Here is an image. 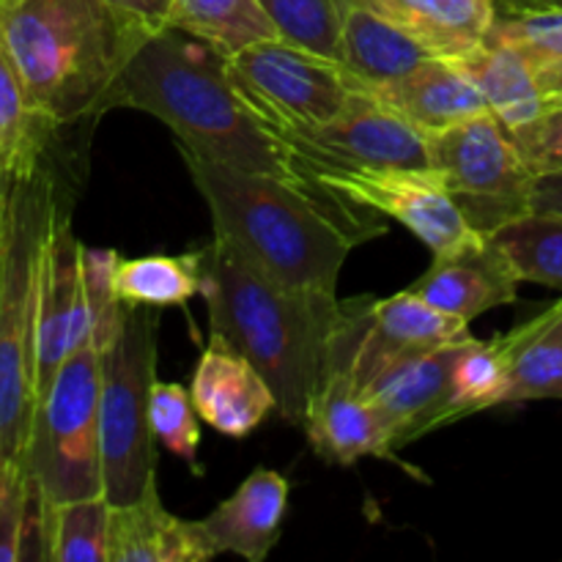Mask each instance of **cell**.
<instances>
[{
    "label": "cell",
    "mask_w": 562,
    "mask_h": 562,
    "mask_svg": "<svg viewBox=\"0 0 562 562\" xmlns=\"http://www.w3.org/2000/svg\"><path fill=\"white\" fill-rule=\"evenodd\" d=\"M181 157L212 212L214 236L289 291L335 296L349 252L387 231L384 223L362 220L357 203L322 184L247 173L190 151Z\"/></svg>",
    "instance_id": "1"
},
{
    "label": "cell",
    "mask_w": 562,
    "mask_h": 562,
    "mask_svg": "<svg viewBox=\"0 0 562 562\" xmlns=\"http://www.w3.org/2000/svg\"><path fill=\"white\" fill-rule=\"evenodd\" d=\"M110 108H135L162 121L181 151L247 173L318 184L300 148L239 93L225 55L165 27L135 53L110 91Z\"/></svg>",
    "instance_id": "2"
},
{
    "label": "cell",
    "mask_w": 562,
    "mask_h": 562,
    "mask_svg": "<svg viewBox=\"0 0 562 562\" xmlns=\"http://www.w3.org/2000/svg\"><path fill=\"white\" fill-rule=\"evenodd\" d=\"M201 263L212 335L261 371L278 398L280 417L302 428L313 393L333 371L355 305L283 289L220 236L203 247Z\"/></svg>",
    "instance_id": "3"
},
{
    "label": "cell",
    "mask_w": 562,
    "mask_h": 562,
    "mask_svg": "<svg viewBox=\"0 0 562 562\" xmlns=\"http://www.w3.org/2000/svg\"><path fill=\"white\" fill-rule=\"evenodd\" d=\"M154 27L104 0H0V42L58 126L97 119Z\"/></svg>",
    "instance_id": "4"
},
{
    "label": "cell",
    "mask_w": 562,
    "mask_h": 562,
    "mask_svg": "<svg viewBox=\"0 0 562 562\" xmlns=\"http://www.w3.org/2000/svg\"><path fill=\"white\" fill-rule=\"evenodd\" d=\"M53 195L42 176L14 181L0 256V461L27 464L36 415L38 256Z\"/></svg>",
    "instance_id": "5"
},
{
    "label": "cell",
    "mask_w": 562,
    "mask_h": 562,
    "mask_svg": "<svg viewBox=\"0 0 562 562\" xmlns=\"http://www.w3.org/2000/svg\"><path fill=\"white\" fill-rule=\"evenodd\" d=\"M157 307L126 305L124 324L102 351V483L110 505H130L157 486V434L151 387L157 382Z\"/></svg>",
    "instance_id": "6"
},
{
    "label": "cell",
    "mask_w": 562,
    "mask_h": 562,
    "mask_svg": "<svg viewBox=\"0 0 562 562\" xmlns=\"http://www.w3.org/2000/svg\"><path fill=\"white\" fill-rule=\"evenodd\" d=\"M99 395L102 351L88 340L66 357L36 401L27 472L44 503H69L104 494Z\"/></svg>",
    "instance_id": "7"
},
{
    "label": "cell",
    "mask_w": 562,
    "mask_h": 562,
    "mask_svg": "<svg viewBox=\"0 0 562 562\" xmlns=\"http://www.w3.org/2000/svg\"><path fill=\"white\" fill-rule=\"evenodd\" d=\"M431 170L445 181L467 223L492 236L530 212L536 173L494 113H481L428 135Z\"/></svg>",
    "instance_id": "8"
},
{
    "label": "cell",
    "mask_w": 562,
    "mask_h": 562,
    "mask_svg": "<svg viewBox=\"0 0 562 562\" xmlns=\"http://www.w3.org/2000/svg\"><path fill=\"white\" fill-rule=\"evenodd\" d=\"M225 71L261 119L289 140L333 121L360 88L338 60L283 38H267L228 55Z\"/></svg>",
    "instance_id": "9"
},
{
    "label": "cell",
    "mask_w": 562,
    "mask_h": 562,
    "mask_svg": "<svg viewBox=\"0 0 562 562\" xmlns=\"http://www.w3.org/2000/svg\"><path fill=\"white\" fill-rule=\"evenodd\" d=\"M307 170L327 190L360 209L398 220L434 256L477 239L459 203L434 170L351 168V165L311 162Z\"/></svg>",
    "instance_id": "10"
},
{
    "label": "cell",
    "mask_w": 562,
    "mask_h": 562,
    "mask_svg": "<svg viewBox=\"0 0 562 562\" xmlns=\"http://www.w3.org/2000/svg\"><path fill=\"white\" fill-rule=\"evenodd\" d=\"M305 162L431 170L428 137L371 88H355L333 121L291 137Z\"/></svg>",
    "instance_id": "11"
},
{
    "label": "cell",
    "mask_w": 562,
    "mask_h": 562,
    "mask_svg": "<svg viewBox=\"0 0 562 562\" xmlns=\"http://www.w3.org/2000/svg\"><path fill=\"white\" fill-rule=\"evenodd\" d=\"M91 340L86 285H82V245L71 234L69 214L49 209L38 256L36 291V401L55 379L66 357Z\"/></svg>",
    "instance_id": "12"
},
{
    "label": "cell",
    "mask_w": 562,
    "mask_h": 562,
    "mask_svg": "<svg viewBox=\"0 0 562 562\" xmlns=\"http://www.w3.org/2000/svg\"><path fill=\"white\" fill-rule=\"evenodd\" d=\"M467 327L470 324L437 311L409 291L368 302L357 311L349 351L340 371L349 373L351 384L362 393L398 362L467 338L470 335Z\"/></svg>",
    "instance_id": "13"
},
{
    "label": "cell",
    "mask_w": 562,
    "mask_h": 562,
    "mask_svg": "<svg viewBox=\"0 0 562 562\" xmlns=\"http://www.w3.org/2000/svg\"><path fill=\"white\" fill-rule=\"evenodd\" d=\"M519 283V272L494 245L492 236H477L467 245L434 256L431 267L406 291L437 311L470 324L481 313L514 305Z\"/></svg>",
    "instance_id": "14"
},
{
    "label": "cell",
    "mask_w": 562,
    "mask_h": 562,
    "mask_svg": "<svg viewBox=\"0 0 562 562\" xmlns=\"http://www.w3.org/2000/svg\"><path fill=\"white\" fill-rule=\"evenodd\" d=\"M461 340L398 362L362 390L393 431V450L450 426V368Z\"/></svg>",
    "instance_id": "15"
},
{
    "label": "cell",
    "mask_w": 562,
    "mask_h": 562,
    "mask_svg": "<svg viewBox=\"0 0 562 562\" xmlns=\"http://www.w3.org/2000/svg\"><path fill=\"white\" fill-rule=\"evenodd\" d=\"M190 393L198 415L214 431L234 439L250 437L272 412H278V398L261 371L217 335H212L198 360Z\"/></svg>",
    "instance_id": "16"
},
{
    "label": "cell",
    "mask_w": 562,
    "mask_h": 562,
    "mask_svg": "<svg viewBox=\"0 0 562 562\" xmlns=\"http://www.w3.org/2000/svg\"><path fill=\"white\" fill-rule=\"evenodd\" d=\"M302 431L327 464L346 467L366 456H395L390 426L340 368L329 371L313 393Z\"/></svg>",
    "instance_id": "17"
},
{
    "label": "cell",
    "mask_w": 562,
    "mask_h": 562,
    "mask_svg": "<svg viewBox=\"0 0 562 562\" xmlns=\"http://www.w3.org/2000/svg\"><path fill=\"white\" fill-rule=\"evenodd\" d=\"M371 91L426 137L481 113H492L477 82L453 58H428Z\"/></svg>",
    "instance_id": "18"
},
{
    "label": "cell",
    "mask_w": 562,
    "mask_h": 562,
    "mask_svg": "<svg viewBox=\"0 0 562 562\" xmlns=\"http://www.w3.org/2000/svg\"><path fill=\"white\" fill-rule=\"evenodd\" d=\"M285 510L289 481L280 472L258 467L201 525L217 554L231 552L250 562H263L278 547Z\"/></svg>",
    "instance_id": "19"
},
{
    "label": "cell",
    "mask_w": 562,
    "mask_h": 562,
    "mask_svg": "<svg viewBox=\"0 0 562 562\" xmlns=\"http://www.w3.org/2000/svg\"><path fill=\"white\" fill-rule=\"evenodd\" d=\"M217 558L201 521H184L159 503L157 486L137 503L110 505L108 562H206Z\"/></svg>",
    "instance_id": "20"
},
{
    "label": "cell",
    "mask_w": 562,
    "mask_h": 562,
    "mask_svg": "<svg viewBox=\"0 0 562 562\" xmlns=\"http://www.w3.org/2000/svg\"><path fill=\"white\" fill-rule=\"evenodd\" d=\"M415 36L434 58H464L497 22L494 0H360Z\"/></svg>",
    "instance_id": "21"
},
{
    "label": "cell",
    "mask_w": 562,
    "mask_h": 562,
    "mask_svg": "<svg viewBox=\"0 0 562 562\" xmlns=\"http://www.w3.org/2000/svg\"><path fill=\"white\" fill-rule=\"evenodd\" d=\"M434 58L415 36L401 31L360 0H346L338 64L360 88H379Z\"/></svg>",
    "instance_id": "22"
},
{
    "label": "cell",
    "mask_w": 562,
    "mask_h": 562,
    "mask_svg": "<svg viewBox=\"0 0 562 562\" xmlns=\"http://www.w3.org/2000/svg\"><path fill=\"white\" fill-rule=\"evenodd\" d=\"M459 64L470 71L488 110L505 130H519L552 108L527 55L503 38L486 36V42L459 58Z\"/></svg>",
    "instance_id": "23"
},
{
    "label": "cell",
    "mask_w": 562,
    "mask_h": 562,
    "mask_svg": "<svg viewBox=\"0 0 562 562\" xmlns=\"http://www.w3.org/2000/svg\"><path fill=\"white\" fill-rule=\"evenodd\" d=\"M508 387L503 404L562 401V300L505 335Z\"/></svg>",
    "instance_id": "24"
},
{
    "label": "cell",
    "mask_w": 562,
    "mask_h": 562,
    "mask_svg": "<svg viewBox=\"0 0 562 562\" xmlns=\"http://www.w3.org/2000/svg\"><path fill=\"white\" fill-rule=\"evenodd\" d=\"M55 130L58 124L33 102L20 69L0 42V165L5 173L14 181L38 176Z\"/></svg>",
    "instance_id": "25"
},
{
    "label": "cell",
    "mask_w": 562,
    "mask_h": 562,
    "mask_svg": "<svg viewBox=\"0 0 562 562\" xmlns=\"http://www.w3.org/2000/svg\"><path fill=\"white\" fill-rule=\"evenodd\" d=\"M168 27L209 44L225 58L250 44L278 38L258 0H173Z\"/></svg>",
    "instance_id": "26"
},
{
    "label": "cell",
    "mask_w": 562,
    "mask_h": 562,
    "mask_svg": "<svg viewBox=\"0 0 562 562\" xmlns=\"http://www.w3.org/2000/svg\"><path fill=\"white\" fill-rule=\"evenodd\" d=\"M201 250L184 256H143L119 261L115 291L130 307L184 305L201 294Z\"/></svg>",
    "instance_id": "27"
},
{
    "label": "cell",
    "mask_w": 562,
    "mask_h": 562,
    "mask_svg": "<svg viewBox=\"0 0 562 562\" xmlns=\"http://www.w3.org/2000/svg\"><path fill=\"white\" fill-rule=\"evenodd\" d=\"M505 387H508L505 335L494 340H477L467 335L450 368V423L492 406H503Z\"/></svg>",
    "instance_id": "28"
},
{
    "label": "cell",
    "mask_w": 562,
    "mask_h": 562,
    "mask_svg": "<svg viewBox=\"0 0 562 562\" xmlns=\"http://www.w3.org/2000/svg\"><path fill=\"white\" fill-rule=\"evenodd\" d=\"M527 283L562 291V214L527 212L492 234Z\"/></svg>",
    "instance_id": "29"
},
{
    "label": "cell",
    "mask_w": 562,
    "mask_h": 562,
    "mask_svg": "<svg viewBox=\"0 0 562 562\" xmlns=\"http://www.w3.org/2000/svg\"><path fill=\"white\" fill-rule=\"evenodd\" d=\"M110 503L104 494L44 503V543L53 562H108Z\"/></svg>",
    "instance_id": "30"
},
{
    "label": "cell",
    "mask_w": 562,
    "mask_h": 562,
    "mask_svg": "<svg viewBox=\"0 0 562 562\" xmlns=\"http://www.w3.org/2000/svg\"><path fill=\"white\" fill-rule=\"evenodd\" d=\"M488 36L514 44L530 60L549 104H562V11L530 16H497Z\"/></svg>",
    "instance_id": "31"
},
{
    "label": "cell",
    "mask_w": 562,
    "mask_h": 562,
    "mask_svg": "<svg viewBox=\"0 0 562 562\" xmlns=\"http://www.w3.org/2000/svg\"><path fill=\"white\" fill-rule=\"evenodd\" d=\"M272 20L278 38L340 60L346 0H258Z\"/></svg>",
    "instance_id": "32"
},
{
    "label": "cell",
    "mask_w": 562,
    "mask_h": 562,
    "mask_svg": "<svg viewBox=\"0 0 562 562\" xmlns=\"http://www.w3.org/2000/svg\"><path fill=\"white\" fill-rule=\"evenodd\" d=\"M119 252L108 247L82 245V285H86L88 322H91V344L99 351L108 349L124 324L126 305L115 291V269Z\"/></svg>",
    "instance_id": "33"
},
{
    "label": "cell",
    "mask_w": 562,
    "mask_h": 562,
    "mask_svg": "<svg viewBox=\"0 0 562 562\" xmlns=\"http://www.w3.org/2000/svg\"><path fill=\"white\" fill-rule=\"evenodd\" d=\"M198 409L190 390L176 382H154L151 387V428L159 442L179 459L195 464L201 428L195 420Z\"/></svg>",
    "instance_id": "34"
},
{
    "label": "cell",
    "mask_w": 562,
    "mask_h": 562,
    "mask_svg": "<svg viewBox=\"0 0 562 562\" xmlns=\"http://www.w3.org/2000/svg\"><path fill=\"white\" fill-rule=\"evenodd\" d=\"M36 494L27 464L0 461V562L22 560V538Z\"/></svg>",
    "instance_id": "35"
},
{
    "label": "cell",
    "mask_w": 562,
    "mask_h": 562,
    "mask_svg": "<svg viewBox=\"0 0 562 562\" xmlns=\"http://www.w3.org/2000/svg\"><path fill=\"white\" fill-rule=\"evenodd\" d=\"M508 132L532 173L541 176L562 170V104L549 108L530 124Z\"/></svg>",
    "instance_id": "36"
},
{
    "label": "cell",
    "mask_w": 562,
    "mask_h": 562,
    "mask_svg": "<svg viewBox=\"0 0 562 562\" xmlns=\"http://www.w3.org/2000/svg\"><path fill=\"white\" fill-rule=\"evenodd\" d=\"M113 9L124 11V14L135 16V20L146 22L154 31H165L170 20V3L173 0H104Z\"/></svg>",
    "instance_id": "37"
},
{
    "label": "cell",
    "mask_w": 562,
    "mask_h": 562,
    "mask_svg": "<svg viewBox=\"0 0 562 562\" xmlns=\"http://www.w3.org/2000/svg\"><path fill=\"white\" fill-rule=\"evenodd\" d=\"M532 212H558L562 214V170L536 176L530 195Z\"/></svg>",
    "instance_id": "38"
},
{
    "label": "cell",
    "mask_w": 562,
    "mask_h": 562,
    "mask_svg": "<svg viewBox=\"0 0 562 562\" xmlns=\"http://www.w3.org/2000/svg\"><path fill=\"white\" fill-rule=\"evenodd\" d=\"M497 16H530L562 11V0H494Z\"/></svg>",
    "instance_id": "39"
},
{
    "label": "cell",
    "mask_w": 562,
    "mask_h": 562,
    "mask_svg": "<svg viewBox=\"0 0 562 562\" xmlns=\"http://www.w3.org/2000/svg\"><path fill=\"white\" fill-rule=\"evenodd\" d=\"M11 187L14 179L5 173V168L0 165V256H3V241H5V223H9V201H11Z\"/></svg>",
    "instance_id": "40"
}]
</instances>
